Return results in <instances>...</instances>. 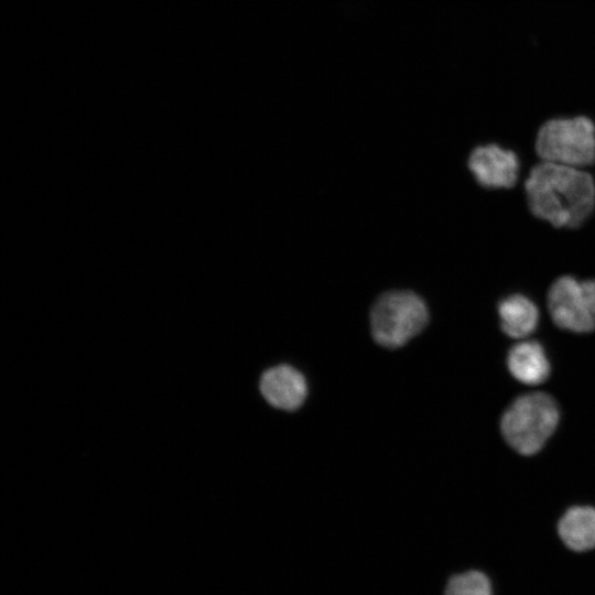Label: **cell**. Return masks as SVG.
<instances>
[{
    "label": "cell",
    "instance_id": "1",
    "mask_svg": "<svg viewBox=\"0 0 595 595\" xmlns=\"http://www.w3.org/2000/svg\"><path fill=\"white\" fill-rule=\"evenodd\" d=\"M531 213L558 228L581 226L595 209V181L578 167L542 161L524 182Z\"/></svg>",
    "mask_w": 595,
    "mask_h": 595
},
{
    "label": "cell",
    "instance_id": "2",
    "mask_svg": "<svg viewBox=\"0 0 595 595\" xmlns=\"http://www.w3.org/2000/svg\"><path fill=\"white\" fill-rule=\"evenodd\" d=\"M560 419L554 399L543 392L517 398L505 411L501 433L506 442L522 455L538 453L554 432Z\"/></svg>",
    "mask_w": 595,
    "mask_h": 595
},
{
    "label": "cell",
    "instance_id": "3",
    "mask_svg": "<svg viewBox=\"0 0 595 595\" xmlns=\"http://www.w3.org/2000/svg\"><path fill=\"white\" fill-rule=\"evenodd\" d=\"M429 322L423 299L409 290L382 293L370 310V329L375 342L394 349L420 334Z\"/></svg>",
    "mask_w": 595,
    "mask_h": 595
},
{
    "label": "cell",
    "instance_id": "4",
    "mask_svg": "<svg viewBox=\"0 0 595 595\" xmlns=\"http://www.w3.org/2000/svg\"><path fill=\"white\" fill-rule=\"evenodd\" d=\"M536 151L542 161L582 169L595 163V125L586 116L553 118L539 129Z\"/></svg>",
    "mask_w": 595,
    "mask_h": 595
},
{
    "label": "cell",
    "instance_id": "5",
    "mask_svg": "<svg viewBox=\"0 0 595 595\" xmlns=\"http://www.w3.org/2000/svg\"><path fill=\"white\" fill-rule=\"evenodd\" d=\"M552 321L560 328L574 333L595 329V279L558 278L548 292Z\"/></svg>",
    "mask_w": 595,
    "mask_h": 595
},
{
    "label": "cell",
    "instance_id": "6",
    "mask_svg": "<svg viewBox=\"0 0 595 595\" xmlns=\"http://www.w3.org/2000/svg\"><path fill=\"white\" fill-rule=\"evenodd\" d=\"M468 167L479 185L510 188L518 180L519 160L513 151L489 143L472 151Z\"/></svg>",
    "mask_w": 595,
    "mask_h": 595
},
{
    "label": "cell",
    "instance_id": "7",
    "mask_svg": "<svg viewBox=\"0 0 595 595\" xmlns=\"http://www.w3.org/2000/svg\"><path fill=\"white\" fill-rule=\"evenodd\" d=\"M259 389L269 404L285 411L299 409L307 396L304 376L285 364L267 369L260 378Z\"/></svg>",
    "mask_w": 595,
    "mask_h": 595
},
{
    "label": "cell",
    "instance_id": "8",
    "mask_svg": "<svg viewBox=\"0 0 595 595\" xmlns=\"http://www.w3.org/2000/svg\"><path fill=\"white\" fill-rule=\"evenodd\" d=\"M556 536L570 552L583 554L595 550V508L572 506L556 523Z\"/></svg>",
    "mask_w": 595,
    "mask_h": 595
},
{
    "label": "cell",
    "instance_id": "9",
    "mask_svg": "<svg viewBox=\"0 0 595 595\" xmlns=\"http://www.w3.org/2000/svg\"><path fill=\"white\" fill-rule=\"evenodd\" d=\"M511 376L526 385H539L547 380L550 364L540 343L521 342L512 346L507 356Z\"/></svg>",
    "mask_w": 595,
    "mask_h": 595
},
{
    "label": "cell",
    "instance_id": "10",
    "mask_svg": "<svg viewBox=\"0 0 595 595\" xmlns=\"http://www.w3.org/2000/svg\"><path fill=\"white\" fill-rule=\"evenodd\" d=\"M498 315L502 332L512 338H524L534 332L539 322V310L534 302L523 294H510L498 304Z\"/></svg>",
    "mask_w": 595,
    "mask_h": 595
},
{
    "label": "cell",
    "instance_id": "11",
    "mask_svg": "<svg viewBox=\"0 0 595 595\" xmlns=\"http://www.w3.org/2000/svg\"><path fill=\"white\" fill-rule=\"evenodd\" d=\"M443 595H496L491 576L482 569L470 567L451 574Z\"/></svg>",
    "mask_w": 595,
    "mask_h": 595
}]
</instances>
